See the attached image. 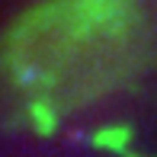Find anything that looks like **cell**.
I'll return each mask as SVG.
<instances>
[{
	"label": "cell",
	"mask_w": 157,
	"mask_h": 157,
	"mask_svg": "<svg viewBox=\"0 0 157 157\" xmlns=\"http://www.w3.org/2000/svg\"><path fill=\"white\" fill-rule=\"evenodd\" d=\"M128 45V19L119 0H67L26 26L16 71L39 99L67 103L116 71Z\"/></svg>",
	"instance_id": "obj_1"
}]
</instances>
